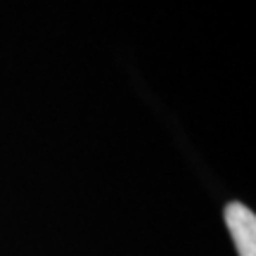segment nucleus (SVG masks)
<instances>
[{
    "label": "nucleus",
    "instance_id": "1",
    "mask_svg": "<svg viewBox=\"0 0 256 256\" xmlns=\"http://www.w3.org/2000/svg\"><path fill=\"white\" fill-rule=\"evenodd\" d=\"M226 226H228L232 242L240 256H256V216L240 202H230L226 211Z\"/></svg>",
    "mask_w": 256,
    "mask_h": 256
}]
</instances>
